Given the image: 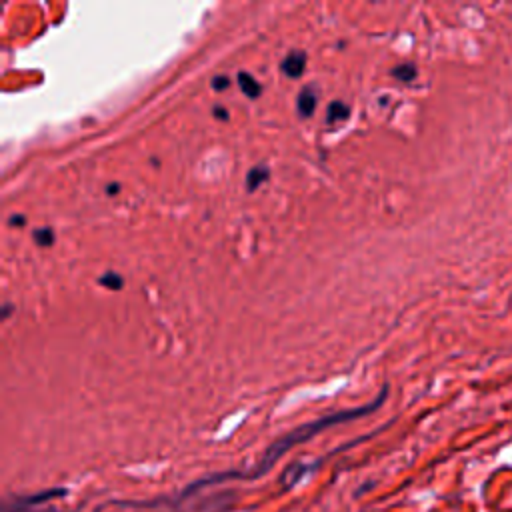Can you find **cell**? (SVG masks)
I'll return each instance as SVG.
<instances>
[{
    "instance_id": "ba28073f",
    "label": "cell",
    "mask_w": 512,
    "mask_h": 512,
    "mask_svg": "<svg viewBox=\"0 0 512 512\" xmlns=\"http://www.w3.org/2000/svg\"><path fill=\"white\" fill-rule=\"evenodd\" d=\"M238 86H240V90L248 96V98H258L260 94H262V86H260V82L250 74V72H238Z\"/></svg>"
},
{
    "instance_id": "6da1fadb",
    "label": "cell",
    "mask_w": 512,
    "mask_h": 512,
    "mask_svg": "<svg viewBox=\"0 0 512 512\" xmlns=\"http://www.w3.org/2000/svg\"><path fill=\"white\" fill-rule=\"evenodd\" d=\"M386 394H388V386H382L380 394L374 398V402L370 404H364V406H358V408H348V410H338V412H330V414H324V416H318L310 422H304L300 424L298 428L286 432L284 436H280L278 440H274L260 456V460L248 468V470H226V472H216V474H210V476H204V478H198L196 482L188 484L178 496H174V504L176 502H182L190 496H194L198 490L202 488H208V486H216V484H224V482H230V480H256V478H262L266 472H270V468L288 452L292 450L294 446L298 444H304L308 442L310 438H314L316 434L324 432L326 428L330 426H336V424H344V422H350V420H358L374 410H378L382 406V402L386 400Z\"/></svg>"
},
{
    "instance_id": "4fadbf2b",
    "label": "cell",
    "mask_w": 512,
    "mask_h": 512,
    "mask_svg": "<svg viewBox=\"0 0 512 512\" xmlns=\"http://www.w3.org/2000/svg\"><path fill=\"white\" fill-rule=\"evenodd\" d=\"M212 114H214V118H218V120H228V110H226L224 106H220V104L212 106Z\"/></svg>"
},
{
    "instance_id": "7a4b0ae2",
    "label": "cell",
    "mask_w": 512,
    "mask_h": 512,
    "mask_svg": "<svg viewBox=\"0 0 512 512\" xmlns=\"http://www.w3.org/2000/svg\"><path fill=\"white\" fill-rule=\"evenodd\" d=\"M68 496V488L56 486V488H46L34 494H12L2 502V512H38V506H44L48 502H54L58 498Z\"/></svg>"
},
{
    "instance_id": "2e32d148",
    "label": "cell",
    "mask_w": 512,
    "mask_h": 512,
    "mask_svg": "<svg viewBox=\"0 0 512 512\" xmlns=\"http://www.w3.org/2000/svg\"><path fill=\"white\" fill-rule=\"evenodd\" d=\"M118 190H120L118 184H108V186H106V194H108V196H116Z\"/></svg>"
},
{
    "instance_id": "8992f818",
    "label": "cell",
    "mask_w": 512,
    "mask_h": 512,
    "mask_svg": "<svg viewBox=\"0 0 512 512\" xmlns=\"http://www.w3.org/2000/svg\"><path fill=\"white\" fill-rule=\"evenodd\" d=\"M348 118H350V106L346 102L332 100L328 104V108H326V124L328 126H336V124H340V122H344Z\"/></svg>"
},
{
    "instance_id": "5b68a950",
    "label": "cell",
    "mask_w": 512,
    "mask_h": 512,
    "mask_svg": "<svg viewBox=\"0 0 512 512\" xmlns=\"http://www.w3.org/2000/svg\"><path fill=\"white\" fill-rule=\"evenodd\" d=\"M296 108H298V114L302 118H310L314 114V108H316V92L314 88L306 86L300 90L298 98H296Z\"/></svg>"
},
{
    "instance_id": "5bb4252c",
    "label": "cell",
    "mask_w": 512,
    "mask_h": 512,
    "mask_svg": "<svg viewBox=\"0 0 512 512\" xmlns=\"http://www.w3.org/2000/svg\"><path fill=\"white\" fill-rule=\"evenodd\" d=\"M8 224H10V226H18V228H22V226L26 224V218H24L22 214H18V216L14 214V216H10V218H8Z\"/></svg>"
},
{
    "instance_id": "9c48e42d",
    "label": "cell",
    "mask_w": 512,
    "mask_h": 512,
    "mask_svg": "<svg viewBox=\"0 0 512 512\" xmlns=\"http://www.w3.org/2000/svg\"><path fill=\"white\" fill-rule=\"evenodd\" d=\"M390 74H392L396 80H400V82H412V80L416 78L418 70H416V66H414V64L406 62V64H398V66H394V68L390 70Z\"/></svg>"
},
{
    "instance_id": "3957f363",
    "label": "cell",
    "mask_w": 512,
    "mask_h": 512,
    "mask_svg": "<svg viewBox=\"0 0 512 512\" xmlns=\"http://www.w3.org/2000/svg\"><path fill=\"white\" fill-rule=\"evenodd\" d=\"M318 464H320V462H316V464H312V466H308L306 462H294V464H290V466L284 470V474L280 476V484L290 490L292 486H296L298 482L304 480V474L314 472V470L318 468Z\"/></svg>"
},
{
    "instance_id": "277c9868",
    "label": "cell",
    "mask_w": 512,
    "mask_h": 512,
    "mask_svg": "<svg viewBox=\"0 0 512 512\" xmlns=\"http://www.w3.org/2000/svg\"><path fill=\"white\" fill-rule=\"evenodd\" d=\"M280 68H282V72H284L288 78H292V80L300 78V76L304 74V70H306V54H304L302 50H292V52H288V54L284 56Z\"/></svg>"
},
{
    "instance_id": "9a60e30c",
    "label": "cell",
    "mask_w": 512,
    "mask_h": 512,
    "mask_svg": "<svg viewBox=\"0 0 512 512\" xmlns=\"http://www.w3.org/2000/svg\"><path fill=\"white\" fill-rule=\"evenodd\" d=\"M10 312H12V304H10V302H4V304H2V320H6V318L10 316Z\"/></svg>"
},
{
    "instance_id": "8fae6325",
    "label": "cell",
    "mask_w": 512,
    "mask_h": 512,
    "mask_svg": "<svg viewBox=\"0 0 512 512\" xmlns=\"http://www.w3.org/2000/svg\"><path fill=\"white\" fill-rule=\"evenodd\" d=\"M98 284L108 288V290H120L124 286V278L118 274V272H104L100 278H98Z\"/></svg>"
},
{
    "instance_id": "52a82bcc",
    "label": "cell",
    "mask_w": 512,
    "mask_h": 512,
    "mask_svg": "<svg viewBox=\"0 0 512 512\" xmlns=\"http://www.w3.org/2000/svg\"><path fill=\"white\" fill-rule=\"evenodd\" d=\"M270 178V170L266 164H256L248 170L246 174V190L248 192H256L266 180Z\"/></svg>"
},
{
    "instance_id": "7c38bea8",
    "label": "cell",
    "mask_w": 512,
    "mask_h": 512,
    "mask_svg": "<svg viewBox=\"0 0 512 512\" xmlns=\"http://www.w3.org/2000/svg\"><path fill=\"white\" fill-rule=\"evenodd\" d=\"M210 84H212V88H214L216 92H220V90H226V88L230 86V78H228L226 74H216Z\"/></svg>"
},
{
    "instance_id": "30bf717a",
    "label": "cell",
    "mask_w": 512,
    "mask_h": 512,
    "mask_svg": "<svg viewBox=\"0 0 512 512\" xmlns=\"http://www.w3.org/2000/svg\"><path fill=\"white\" fill-rule=\"evenodd\" d=\"M32 240H34L38 246H42V248L52 246V244H54V230H52L50 226L34 228V230H32Z\"/></svg>"
}]
</instances>
